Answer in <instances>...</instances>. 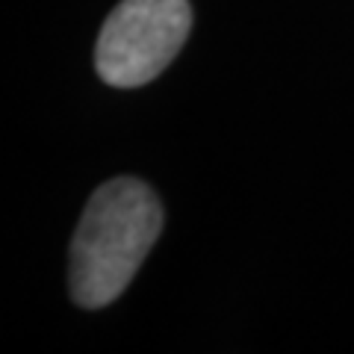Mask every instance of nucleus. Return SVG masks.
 Returning <instances> with one entry per match:
<instances>
[{
  "label": "nucleus",
  "instance_id": "nucleus-2",
  "mask_svg": "<svg viewBox=\"0 0 354 354\" xmlns=\"http://www.w3.org/2000/svg\"><path fill=\"white\" fill-rule=\"evenodd\" d=\"M189 30V0H121L97 36L95 68L115 88L145 86L177 57Z\"/></svg>",
  "mask_w": 354,
  "mask_h": 354
},
{
  "label": "nucleus",
  "instance_id": "nucleus-1",
  "mask_svg": "<svg viewBox=\"0 0 354 354\" xmlns=\"http://www.w3.org/2000/svg\"><path fill=\"white\" fill-rule=\"evenodd\" d=\"M162 230V207L148 183L115 177L97 186L71 239V298L86 310L113 304L136 278Z\"/></svg>",
  "mask_w": 354,
  "mask_h": 354
}]
</instances>
